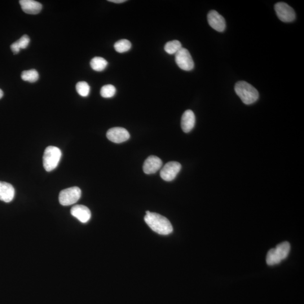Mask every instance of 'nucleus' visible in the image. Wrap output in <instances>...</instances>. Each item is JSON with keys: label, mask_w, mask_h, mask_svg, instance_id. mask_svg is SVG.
Wrapping results in <instances>:
<instances>
[{"label": "nucleus", "mask_w": 304, "mask_h": 304, "mask_svg": "<svg viewBox=\"0 0 304 304\" xmlns=\"http://www.w3.org/2000/svg\"><path fill=\"white\" fill-rule=\"evenodd\" d=\"M21 77L23 81L34 83L38 80L39 74L36 69H30L22 72Z\"/></svg>", "instance_id": "a211bd4d"}, {"label": "nucleus", "mask_w": 304, "mask_h": 304, "mask_svg": "<svg viewBox=\"0 0 304 304\" xmlns=\"http://www.w3.org/2000/svg\"><path fill=\"white\" fill-rule=\"evenodd\" d=\"M19 3L22 10L28 14H37L42 8L40 3L33 0H20Z\"/></svg>", "instance_id": "ddd939ff"}, {"label": "nucleus", "mask_w": 304, "mask_h": 304, "mask_svg": "<svg viewBox=\"0 0 304 304\" xmlns=\"http://www.w3.org/2000/svg\"><path fill=\"white\" fill-rule=\"evenodd\" d=\"M182 48L181 43L178 40L167 42L164 47L165 51L169 54H175Z\"/></svg>", "instance_id": "6ab92c4d"}, {"label": "nucleus", "mask_w": 304, "mask_h": 304, "mask_svg": "<svg viewBox=\"0 0 304 304\" xmlns=\"http://www.w3.org/2000/svg\"><path fill=\"white\" fill-rule=\"evenodd\" d=\"M275 9L279 18L286 23L294 21L296 17L293 8L285 2L277 3Z\"/></svg>", "instance_id": "0eeeda50"}, {"label": "nucleus", "mask_w": 304, "mask_h": 304, "mask_svg": "<svg viewBox=\"0 0 304 304\" xmlns=\"http://www.w3.org/2000/svg\"><path fill=\"white\" fill-rule=\"evenodd\" d=\"M196 117L195 113L191 110H187L183 113L182 117L181 126L184 133H188L195 127Z\"/></svg>", "instance_id": "4468645a"}, {"label": "nucleus", "mask_w": 304, "mask_h": 304, "mask_svg": "<svg viewBox=\"0 0 304 304\" xmlns=\"http://www.w3.org/2000/svg\"><path fill=\"white\" fill-rule=\"evenodd\" d=\"M15 189L11 184L0 182V200L8 203L14 199Z\"/></svg>", "instance_id": "2eb2a0df"}, {"label": "nucleus", "mask_w": 304, "mask_h": 304, "mask_svg": "<svg viewBox=\"0 0 304 304\" xmlns=\"http://www.w3.org/2000/svg\"><path fill=\"white\" fill-rule=\"evenodd\" d=\"M107 61L101 57H95L90 61L91 68L97 72L103 71L107 68Z\"/></svg>", "instance_id": "f3484780"}, {"label": "nucleus", "mask_w": 304, "mask_h": 304, "mask_svg": "<svg viewBox=\"0 0 304 304\" xmlns=\"http://www.w3.org/2000/svg\"><path fill=\"white\" fill-rule=\"evenodd\" d=\"M291 245L288 242H284L278 245L275 248L268 251L266 261L268 265L275 266L279 264L289 256Z\"/></svg>", "instance_id": "7ed1b4c3"}, {"label": "nucleus", "mask_w": 304, "mask_h": 304, "mask_svg": "<svg viewBox=\"0 0 304 304\" xmlns=\"http://www.w3.org/2000/svg\"><path fill=\"white\" fill-rule=\"evenodd\" d=\"M114 47L117 52L123 53L130 50L131 43L127 39H122L114 43Z\"/></svg>", "instance_id": "aec40b11"}, {"label": "nucleus", "mask_w": 304, "mask_h": 304, "mask_svg": "<svg viewBox=\"0 0 304 304\" xmlns=\"http://www.w3.org/2000/svg\"><path fill=\"white\" fill-rule=\"evenodd\" d=\"M81 196V189L73 187L61 191L59 194V200L61 205L67 206L74 204L80 199Z\"/></svg>", "instance_id": "39448f33"}, {"label": "nucleus", "mask_w": 304, "mask_h": 304, "mask_svg": "<svg viewBox=\"0 0 304 304\" xmlns=\"http://www.w3.org/2000/svg\"><path fill=\"white\" fill-rule=\"evenodd\" d=\"M76 88L78 94L81 96L86 97L89 95L90 87L86 82L81 81L78 82Z\"/></svg>", "instance_id": "4be33fe9"}, {"label": "nucleus", "mask_w": 304, "mask_h": 304, "mask_svg": "<svg viewBox=\"0 0 304 304\" xmlns=\"http://www.w3.org/2000/svg\"><path fill=\"white\" fill-rule=\"evenodd\" d=\"M61 157V152L58 147H47L43 156L44 168L47 172L54 170L59 164Z\"/></svg>", "instance_id": "20e7f679"}, {"label": "nucleus", "mask_w": 304, "mask_h": 304, "mask_svg": "<svg viewBox=\"0 0 304 304\" xmlns=\"http://www.w3.org/2000/svg\"><path fill=\"white\" fill-rule=\"evenodd\" d=\"M107 137L113 143H121L129 140L130 135L126 129L117 127L110 129L107 131Z\"/></svg>", "instance_id": "1a4fd4ad"}, {"label": "nucleus", "mask_w": 304, "mask_h": 304, "mask_svg": "<svg viewBox=\"0 0 304 304\" xmlns=\"http://www.w3.org/2000/svg\"><path fill=\"white\" fill-rule=\"evenodd\" d=\"M70 213L74 218L82 223L89 222L91 217V211L86 206L83 205H76L70 210Z\"/></svg>", "instance_id": "f8f14e48"}, {"label": "nucleus", "mask_w": 304, "mask_h": 304, "mask_svg": "<svg viewBox=\"0 0 304 304\" xmlns=\"http://www.w3.org/2000/svg\"><path fill=\"white\" fill-rule=\"evenodd\" d=\"M208 20L211 27L218 32H222L226 29V20L217 11L211 10L209 12Z\"/></svg>", "instance_id": "9d476101"}, {"label": "nucleus", "mask_w": 304, "mask_h": 304, "mask_svg": "<svg viewBox=\"0 0 304 304\" xmlns=\"http://www.w3.org/2000/svg\"><path fill=\"white\" fill-rule=\"evenodd\" d=\"M144 220L151 230L161 235H168L173 231L169 220L161 215L147 211Z\"/></svg>", "instance_id": "f257e3e1"}, {"label": "nucleus", "mask_w": 304, "mask_h": 304, "mask_svg": "<svg viewBox=\"0 0 304 304\" xmlns=\"http://www.w3.org/2000/svg\"><path fill=\"white\" fill-rule=\"evenodd\" d=\"M175 61L180 68L186 71L191 70L195 67V64L190 52L184 47L175 54Z\"/></svg>", "instance_id": "423d86ee"}, {"label": "nucleus", "mask_w": 304, "mask_h": 304, "mask_svg": "<svg viewBox=\"0 0 304 304\" xmlns=\"http://www.w3.org/2000/svg\"><path fill=\"white\" fill-rule=\"evenodd\" d=\"M30 42V38L27 35H23L19 40L13 43L11 45V50L14 54L19 53L21 49L27 48Z\"/></svg>", "instance_id": "dca6fc26"}, {"label": "nucleus", "mask_w": 304, "mask_h": 304, "mask_svg": "<svg viewBox=\"0 0 304 304\" xmlns=\"http://www.w3.org/2000/svg\"><path fill=\"white\" fill-rule=\"evenodd\" d=\"M235 89L242 102L246 105L252 104L256 102L259 99L258 91L248 82L245 81L237 82Z\"/></svg>", "instance_id": "f03ea898"}, {"label": "nucleus", "mask_w": 304, "mask_h": 304, "mask_svg": "<svg viewBox=\"0 0 304 304\" xmlns=\"http://www.w3.org/2000/svg\"><path fill=\"white\" fill-rule=\"evenodd\" d=\"M181 169L182 165L180 163L175 161L169 162L161 169V177L166 182H171L176 178Z\"/></svg>", "instance_id": "6e6552de"}, {"label": "nucleus", "mask_w": 304, "mask_h": 304, "mask_svg": "<svg viewBox=\"0 0 304 304\" xmlns=\"http://www.w3.org/2000/svg\"><path fill=\"white\" fill-rule=\"evenodd\" d=\"M162 162L160 158L155 156H151L145 161L143 165V171L146 174H155L162 167Z\"/></svg>", "instance_id": "9b49d317"}, {"label": "nucleus", "mask_w": 304, "mask_h": 304, "mask_svg": "<svg viewBox=\"0 0 304 304\" xmlns=\"http://www.w3.org/2000/svg\"><path fill=\"white\" fill-rule=\"evenodd\" d=\"M108 1L114 2V3H121L125 2L126 1H125V0H109Z\"/></svg>", "instance_id": "5701e85b"}, {"label": "nucleus", "mask_w": 304, "mask_h": 304, "mask_svg": "<svg viewBox=\"0 0 304 304\" xmlns=\"http://www.w3.org/2000/svg\"><path fill=\"white\" fill-rule=\"evenodd\" d=\"M3 95V92L2 90L0 89V99H1Z\"/></svg>", "instance_id": "b1692460"}, {"label": "nucleus", "mask_w": 304, "mask_h": 304, "mask_svg": "<svg viewBox=\"0 0 304 304\" xmlns=\"http://www.w3.org/2000/svg\"><path fill=\"white\" fill-rule=\"evenodd\" d=\"M116 89L112 85H104L100 90V95L104 98H112L116 94Z\"/></svg>", "instance_id": "412c9836"}]
</instances>
